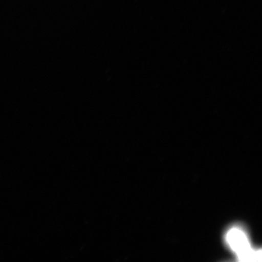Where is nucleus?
<instances>
[{
	"instance_id": "obj_1",
	"label": "nucleus",
	"mask_w": 262,
	"mask_h": 262,
	"mask_svg": "<svg viewBox=\"0 0 262 262\" xmlns=\"http://www.w3.org/2000/svg\"><path fill=\"white\" fill-rule=\"evenodd\" d=\"M229 247L237 255L241 261H258L261 260V253L252 249L247 234L242 229L233 228L226 235Z\"/></svg>"
}]
</instances>
